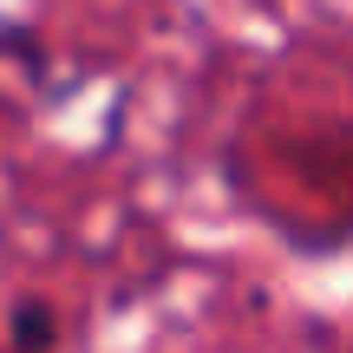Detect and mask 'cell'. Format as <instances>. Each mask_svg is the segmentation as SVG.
<instances>
[{
  "label": "cell",
  "instance_id": "cell-1",
  "mask_svg": "<svg viewBox=\"0 0 353 353\" xmlns=\"http://www.w3.org/2000/svg\"><path fill=\"white\" fill-rule=\"evenodd\" d=\"M7 334H13V353H52L59 347V314H52L46 294H20L7 314Z\"/></svg>",
  "mask_w": 353,
  "mask_h": 353
}]
</instances>
